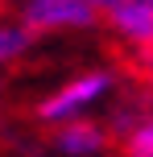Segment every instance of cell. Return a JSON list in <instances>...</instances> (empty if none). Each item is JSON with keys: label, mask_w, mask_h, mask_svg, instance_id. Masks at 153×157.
I'll return each instance as SVG.
<instances>
[{"label": "cell", "mask_w": 153, "mask_h": 157, "mask_svg": "<svg viewBox=\"0 0 153 157\" xmlns=\"http://www.w3.org/2000/svg\"><path fill=\"white\" fill-rule=\"evenodd\" d=\"M17 17L33 33H79V29L104 25V17L91 0H21Z\"/></svg>", "instance_id": "2"}, {"label": "cell", "mask_w": 153, "mask_h": 157, "mask_svg": "<svg viewBox=\"0 0 153 157\" xmlns=\"http://www.w3.org/2000/svg\"><path fill=\"white\" fill-rule=\"evenodd\" d=\"M33 37H37V33H33L21 17H13V21H8V17H0V71H4V66H13L17 58L29 54Z\"/></svg>", "instance_id": "5"}, {"label": "cell", "mask_w": 153, "mask_h": 157, "mask_svg": "<svg viewBox=\"0 0 153 157\" xmlns=\"http://www.w3.org/2000/svg\"><path fill=\"white\" fill-rule=\"evenodd\" d=\"M120 149L124 157H153V112L149 116H141V120H132L128 128H120Z\"/></svg>", "instance_id": "6"}, {"label": "cell", "mask_w": 153, "mask_h": 157, "mask_svg": "<svg viewBox=\"0 0 153 157\" xmlns=\"http://www.w3.org/2000/svg\"><path fill=\"white\" fill-rule=\"evenodd\" d=\"M116 87H120V78H116V71H108V66L83 71V75L66 78L62 87H54V91L37 103V120L50 124V128L66 124V120H83V116H91Z\"/></svg>", "instance_id": "1"}, {"label": "cell", "mask_w": 153, "mask_h": 157, "mask_svg": "<svg viewBox=\"0 0 153 157\" xmlns=\"http://www.w3.org/2000/svg\"><path fill=\"white\" fill-rule=\"evenodd\" d=\"M54 149L62 153V157H99V153L108 149V128L95 124L91 116L54 124Z\"/></svg>", "instance_id": "4"}, {"label": "cell", "mask_w": 153, "mask_h": 157, "mask_svg": "<svg viewBox=\"0 0 153 157\" xmlns=\"http://www.w3.org/2000/svg\"><path fill=\"white\" fill-rule=\"evenodd\" d=\"M104 29L132 54L153 50V4H120L104 13Z\"/></svg>", "instance_id": "3"}, {"label": "cell", "mask_w": 153, "mask_h": 157, "mask_svg": "<svg viewBox=\"0 0 153 157\" xmlns=\"http://www.w3.org/2000/svg\"><path fill=\"white\" fill-rule=\"evenodd\" d=\"M0 4H21V0H0Z\"/></svg>", "instance_id": "8"}, {"label": "cell", "mask_w": 153, "mask_h": 157, "mask_svg": "<svg viewBox=\"0 0 153 157\" xmlns=\"http://www.w3.org/2000/svg\"><path fill=\"white\" fill-rule=\"evenodd\" d=\"M91 4H95L99 17H104V13H112V8H120V4H153V0H91Z\"/></svg>", "instance_id": "7"}]
</instances>
